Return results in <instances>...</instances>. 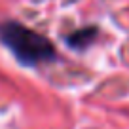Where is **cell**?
Masks as SVG:
<instances>
[{"label": "cell", "mask_w": 129, "mask_h": 129, "mask_svg": "<svg viewBox=\"0 0 129 129\" xmlns=\"http://www.w3.org/2000/svg\"><path fill=\"white\" fill-rule=\"evenodd\" d=\"M97 38V28L95 27H85L80 30H74L72 34H69L67 44L74 49H85L87 46L93 44V40Z\"/></svg>", "instance_id": "2"}, {"label": "cell", "mask_w": 129, "mask_h": 129, "mask_svg": "<svg viewBox=\"0 0 129 129\" xmlns=\"http://www.w3.org/2000/svg\"><path fill=\"white\" fill-rule=\"evenodd\" d=\"M0 42L25 67L51 63L57 57L55 48L48 38L17 21L0 23Z\"/></svg>", "instance_id": "1"}]
</instances>
